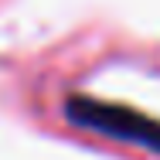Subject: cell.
Returning a JSON list of instances; mask_svg holds the SVG:
<instances>
[{
	"label": "cell",
	"mask_w": 160,
	"mask_h": 160,
	"mask_svg": "<svg viewBox=\"0 0 160 160\" xmlns=\"http://www.w3.org/2000/svg\"><path fill=\"white\" fill-rule=\"evenodd\" d=\"M65 116L75 126L96 129L102 136L126 140V143H136V147H147V150L160 153V123L129 109V106L99 102V99H89V96H68L65 99Z\"/></svg>",
	"instance_id": "cell-1"
}]
</instances>
